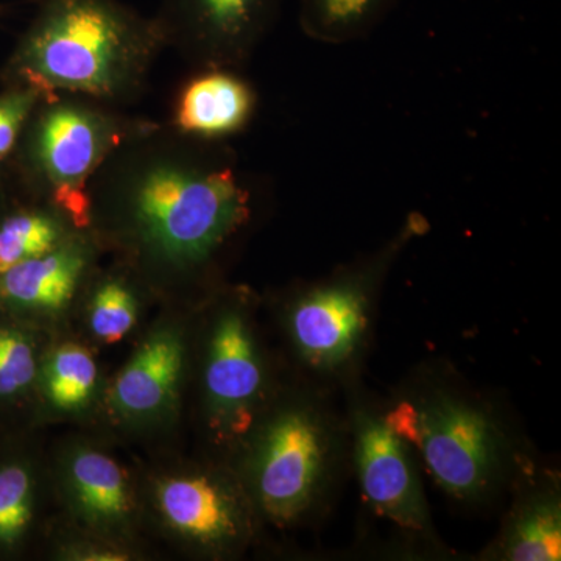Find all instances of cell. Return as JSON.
<instances>
[{
    "instance_id": "9a60e30c",
    "label": "cell",
    "mask_w": 561,
    "mask_h": 561,
    "mask_svg": "<svg viewBox=\"0 0 561 561\" xmlns=\"http://www.w3.org/2000/svg\"><path fill=\"white\" fill-rule=\"evenodd\" d=\"M394 0H300V27L309 38L330 46L370 35Z\"/></svg>"
},
{
    "instance_id": "8fae6325",
    "label": "cell",
    "mask_w": 561,
    "mask_h": 561,
    "mask_svg": "<svg viewBox=\"0 0 561 561\" xmlns=\"http://www.w3.org/2000/svg\"><path fill=\"white\" fill-rule=\"evenodd\" d=\"M183 341L176 332L150 335L125 365L111 390V404L128 419H149L172 404L183 371Z\"/></svg>"
},
{
    "instance_id": "7402d4cb",
    "label": "cell",
    "mask_w": 561,
    "mask_h": 561,
    "mask_svg": "<svg viewBox=\"0 0 561 561\" xmlns=\"http://www.w3.org/2000/svg\"><path fill=\"white\" fill-rule=\"evenodd\" d=\"M39 99L38 92L28 88L0 99V160L13 150L28 114Z\"/></svg>"
},
{
    "instance_id": "ffe728a7",
    "label": "cell",
    "mask_w": 561,
    "mask_h": 561,
    "mask_svg": "<svg viewBox=\"0 0 561 561\" xmlns=\"http://www.w3.org/2000/svg\"><path fill=\"white\" fill-rule=\"evenodd\" d=\"M32 476L22 465L0 470V542L14 545L32 519Z\"/></svg>"
},
{
    "instance_id": "44dd1931",
    "label": "cell",
    "mask_w": 561,
    "mask_h": 561,
    "mask_svg": "<svg viewBox=\"0 0 561 561\" xmlns=\"http://www.w3.org/2000/svg\"><path fill=\"white\" fill-rule=\"evenodd\" d=\"M32 343L20 331L0 328V397L27 389L36 376Z\"/></svg>"
},
{
    "instance_id": "9c48e42d",
    "label": "cell",
    "mask_w": 561,
    "mask_h": 561,
    "mask_svg": "<svg viewBox=\"0 0 561 561\" xmlns=\"http://www.w3.org/2000/svg\"><path fill=\"white\" fill-rule=\"evenodd\" d=\"M262 382L260 354L245 320L234 311L225 313L210 339L206 364L210 411L232 430H245Z\"/></svg>"
},
{
    "instance_id": "5b68a950",
    "label": "cell",
    "mask_w": 561,
    "mask_h": 561,
    "mask_svg": "<svg viewBox=\"0 0 561 561\" xmlns=\"http://www.w3.org/2000/svg\"><path fill=\"white\" fill-rule=\"evenodd\" d=\"M413 443L443 490L461 500L479 496L496 478L501 438L489 416L453 398L437 397L416 408Z\"/></svg>"
},
{
    "instance_id": "6da1fadb",
    "label": "cell",
    "mask_w": 561,
    "mask_h": 561,
    "mask_svg": "<svg viewBox=\"0 0 561 561\" xmlns=\"http://www.w3.org/2000/svg\"><path fill=\"white\" fill-rule=\"evenodd\" d=\"M116 181L125 227L172 267L208 261L250 220L251 192L228 154H146Z\"/></svg>"
},
{
    "instance_id": "4fadbf2b",
    "label": "cell",
    "mask_w": 561,
    "mask_h": 561,
    "mask_svg": "<svg viewBox=\"0 0 561 561\" xmlns=\"http://www.w3.org/2000/svg\"><path fill=\"white\" fill-rule=\"evenodd\" d=\"M84 267L83 247L62 242L43 256L0 273V300L25 311H60L72 300Z\"/></svg>"
},
{
    "instance_id": "e0dca14e",
    "label": "cell",
    "mask_w": 561,
    "mask_h": 561,
    "mask_svg": "<svg viewBox=\"0 0 561 561\" xmlns=\"http://www.w3.org/2000/svg\"><path fill=\"white\" fill-rule=\"evenodd\" d=\"M98 386V365L83 346L62 345L54 351L44 367V387L51 404L61 411L83 408Z\"/></svg>"
},
{
    "instance_id": "277c9868",
    "label": "cell",
    "mask_w": 561,
    "mask_h": 561,
    "mask_svg": "<svg viewBox=\"0 0 561 561\" xmlns=\"http://www.w3.org/2000/svg\"><path fill=\"white\" fill-rule=\"evenodd\" d=\"M49 102L36 130V165L55 208L73 227L88 228L92 213L88 180L122 139V128L87 106Z\"/></svg>"
},
{
    "instance_id": "7a4b0ae2",
    "label": "cell",
    "mask_w": 561,
    "mask_h": 561,
    "mask_svg": "<svg viewBox=\"0 0 561 561\" xmlns=\"http://www.w3.org/2000/svg\"><path fill=\"white\" fill-rule=\"evenodd\" d=\"M35 3L18 70L28 90L49 101L77 92L101 101L139 88L165 43L157 20L121 0H32Z\"/></svg>"
},
{
    "instance_id": "52a82bcc",
    "label": "cell",
    "mask_w": 561,
    "mask_h": 561,
    "mask_svg": "<svg viewBox=\"0 0 561 561\" xmlns=\"http://www.w3.org/2000/svg\"><path fill=\"white\" fill-rule=\"evenodd\" d=\"M378 267L317 287L294 306L291 334L311 364H339L354 350L367 327L368 284Z\"/></svg>"
},
{
    "instance_id": "d6986e66",
    "label": "cell",
    "mask_w": 561,
    "mask_h": 561,
    "mask_svg": "<svg viewBox=\"0 0 561 561\" xmlns=\"http://www.w3.org/2000/svg\"><path fill=\"white\" fill-rule=\"evenodd\" d=\"M138 320V302L119 280H108L91 301L90 324L95 337L106 343L121 342Z\"/></svg>"
},
{
    "instance_id": "3957f363",
    "label": "cell",
    "mask_w": 561,
    "mask_h": 561,
    "mask_svg": "<svg viewBox=\"0 0 561 561\" xmlns=\"http://www.w3.org/2000/svg\"><path fill=\"white\" fill-rule=\"evenodd\" d=\"M330 443L319 413L308 409H290L268 424L254 453L253 482L262 508L275 522H294L317 500Z\"/></svg>"
},
{
    "instance_id": "5bb4252c",
    "label": "cell",
    "mask_w": 561,
    "mask_h": 561,
    "mask_svg": "<svg viewBox=\"0 0 561 561\" xmlns=\"http://www.w3.org/2000/svg\"><path fill=\"white\" fill-rule=\"evenodd\" d=\"M69 482L79 508L91 523L114 526L131 511L127 476L116 460L94 449H80L69 463Z\"/></svg>"
},
{
    "instance_id": "2e32d148",
    "label": "cell",
    "mask_w": 561,
    "mask_h": 561,
    "mask_svg": "<svg viewBox=\"0 0 561 561\" xmlns=\"http://www.w3.org/2000/svg\"><path fill=\"white\" fill-rule=\"evenodd\" d=\"M561 556V513L556 496L527 502L513 518L502 542V559L553 561Z\"/></svg>"
},
{
    "instance_id": "8992f818",
    "label": "cell",
    "mask_w": 561,
    "mask_h": 561,
    "mask_svg": "<svg viewBox=\"0 0 561 561\" xmlns=\"http://www.w3.org/2000/svg\"><path fill=\"white\" fill-rule=\"evenodd\" d=\"M283 0H161L157 20L206 69H236L249 61L278 21Z\"/></svg>"
},
{
    "instance_id": "30bf717a",
    "label": "cell",
    "mask_w": 561,
    "mask_h": 561,
    "mask_svg": "<svg viewBox=\"0 0 561 561\" xmlns=\"http://www.w3.org/2000/svg\"><path fill=\"white\" fill-rule=\"evenodd\" d=\"M157 500L169 526L202 545L225 546L242 534L241 504L232 491L213 479H164Z\"/></svg>"
},
{
    "instance_id": "7c38bea8",
    "label": "cell",
    "mask_w": 561,
    "mask_h": 561,
    "mask_svg": "<svg viewBox=\"0 0 561 561\" xmlns=\"http://www.w3.org/2000/svg\"><path fill=\"white\" fill-rule=\"evenodd\" d=\"M256 108L253 88L230 69H206L181 92L175 125L198 138H224L242 130Z\"/></svg>"
},
{
    "instance_id": "ba28073f",
    "label": "cell",
    "mask_w": 561,
    "mask_h": 561,
    "mask_svg": "<svg viewBox=\"0 0 561 561\" xmlns=\"http://www.w3.org/2000/svg\"><path fill=\"white\" fill-rule=\"evenodd\" d=\"M356 435L362 489L373 507L404 529H426V502L402 445L404 440L386 421L370 415L359 416Z\"/></svg>"
},
{
    "instance_id": "ac0fdd59",
    "label": "cell",
    "mask_w": 561,
    "mask_h": 561,
    "mask_svg": "<svg viewBox=\"0 0 561 561\" xmlns=\"http://www.w3.org/2000/svg\"><path fill=\"white\" fill-rule=\"evenodd\" d=\"M62 242L61 224L49 214H14L0 225V273L43 256Z\"/></svg>"
}]
</instances>
